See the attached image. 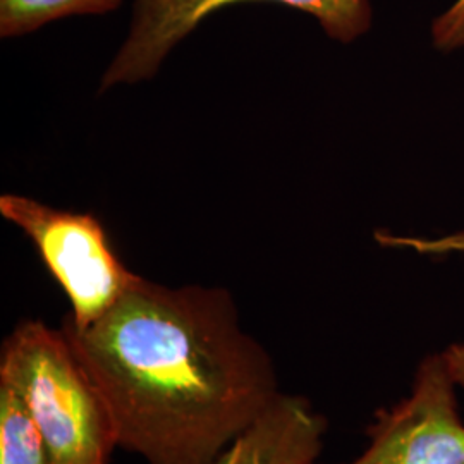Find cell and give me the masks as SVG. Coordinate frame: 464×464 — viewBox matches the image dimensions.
<instances>
[{
	"mask_svg": "<svg viewBox=\"0 0 464 464\" xmlns=\"http://www.w3.org/2000/svg\"><path fill=\"white\" fill-rule=\"evenodd\" d=\"M456 391L442 354L425 356L410 396L375 413L366 448L346 464H464Z\"/></svg>",
	"mask_w": 464,
	"mask_h": 464,
	"instance_id": "5b68a950",
	"label": "cell"
},
{
	"mask_svg": "<svg viewBox=\"0 0 464 464\" xmlns=\"http://www.w3.org/2000/svg\"><path fill=\"white\" fill-rule=\"evenodd\" d=\"M122 0H0V36L14 38L36 32L61 17L105 14Z\"/></svg>",
	"mask_w": 464,
	"mask_h": 464,
	"instance_id": "ba28073f",
	"label": "cell"
},
{
	"mask_svg": "<svg viewBox=\"0 0 464 464\" xmlns=\"http://www.w3.org/2000/svg\"><path fill=\"white\" fill-rule=\"evenodd\" d=\"M0 216L30 237L71 303L64 320L78 329L105 315L140 277L121 262L105 227L92 214L7 193L0 197Z\"/></svg>",
	"mask_w": 464,
	"mask_h": 464,
	"instance_id": "3957f363",
	"label": "cell"
},
{
	"mask_svg": "<svg viewBox=\"0 0 464 464\" xmlns=\"http://www.w3.org/2000/svg\"><path fill=\"white\" fill-rule=\"evenodd\" d=\"M431 36L437 49L464 47V0H456L444 14L433 21Z\"/></svg>",
	"mask_w": 464,
	"mask_h": 464,
	"instance_id": "30bf717a",
	"label": "cell"
},
{
	"mask_svg": "<svg viewBox=\"0 0 464 464\" xmlns=\"http://www.w3.org/2000/svg\"><path fill=\"white\" fill-rule=\"evenodd\" d=\"M248 0H134L131 26L102 76V90L153 78L167 55L207 17ZM312 14L334 40L349 44L372 23L368 0H274Z\"/></svg>",
	"mask_w": 464,
	"mask_h": 464,
	"instance_id": "277c9868",
	"label": "cell"
},
{
	"mask_svg": "<svg viewBox=\"0 0 464 464\" xmlns=\"http://www.w3.org/2000/svg\"><path fill=\"white\" fill-rule=\"evenodd\" d=\"M327 420L303 396L281 392L214 464H316Z\"/></svg>",
	"mask_w": 464,
	"mask_h": 464,
	"instance_id": "8992f818",
	"label": "cell"
},
{
	"mask_svg": "<svg viewBox=\"0 0 464 464\" xmlns=\"http://www.w3.org/2000/svg\"><path fill=\"white\" fill-rule=\"evenodd\" d=\"M0 464H53L24 401L0 383Z\"/></svg>",
	"mask_w": 464,
	"mask_h": 464,
	"instance_id": "52a82bcc",
	"label": "cell"
},
{
	"mask_svg": "<svg viewBox=\"0 0 464 464\" xmlns=\"http://www.w3.org/2000/svg\"><path fill=\"white\" fill-rule=\"evenodd\" d=\"M444 363L448 368L450 379L456 383V387H461L464 391V344L456 343L450 344L449 348L440 351Z\"/></svg>",
	"mask_w": 464,
	"mask_h": 464,
	"instance_id": "8fae6325",
	"label": "cell"
},
{
	"mask_svg": "<svg viewBox=\"0 0 464 464\" xmlns=\"http://www.w3.org/2000/svg\"><path fill=\"white\" fill-rule=\"evenodd\" d=\"M61 331L99 387L117 448L147 464H214L282 392L224 287L138 277L97 322L63 318Z\"/></svg>",
	"mask_w": 464,
	"mask_h": 464,
	"instance_id": "6da1fadb",
	"label": "cell"
},
{
	"mask_svg": "<svg viewBox=\"0 0 464 464\" xmlns=\"http://www.w3.org/2000/svg\"><path fill=\"white\" fill-rule=\"evenodd\" d=\"M375 241L385 248L411 249L418 255H427V256H444V255H456V253L464 255V232L429 239V237L398 236L387 231H377Z\"/></svg>",
	"mask_w": 464,
	"mask_h": 464,
	"instance_id": "9c48e42d",
	"label": "cell"
},
{
	"mask_svg": "<svg viewBox=\"0 0 464 464\" xmlns=\"http://www.w3.org/2000/svg\"><path fill=\"white\" fill-rule=\"evenodd\" d=\"M0 383L24 401L53 464H109L116 430L64 332L23 320L0 348Z\"/></svg>",
	"mask_w": 464,
	"mask_h": 464,
	"instance_id": "7a4b0ae2",
	"label": "cell"
}]
</instances>
